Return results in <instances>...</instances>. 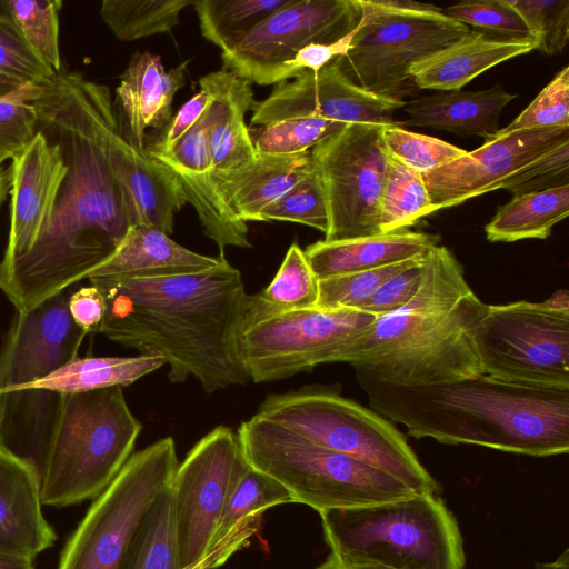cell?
Returning <instances> with one entry per match:
<instances>
[{
    "label": "cell",
    "instance_id": "1",
    "mask_svg": "<svg viewBox=\"0 0 569 569\" xmlns=\"http://www.w3.org/2000/svg\"><path fill=\"white\" fill-rule=\"evenodd\" d=\"M41 87L38 131L59 144L68 172L44 234L24 254L0 261V290L21 312L88 279L131 227L109 158L120 126L109 88L64 70Z\"/></svg>",
    "mask_w": 569,
    "mask_h": 569
},
{
    "label": "cell",
    "instance_id": "2",
    "mask_svg": "<svg viewBox=\"0 0 569 569\" xmlns=\"http://www.w3.org/2000/svg\"><path fill=\"white\" fill-rule=\"evenodd\" d=\"M106 302L100 332L169 365L172 382L192 377L207 393L250 379L240 353L248 293L224 253L211 270L178 276L89 278Z\"/></svg>",
    "mask_w": 569,
    "mask_h": 569
},
{
    "label": "cell",
    "instance_id": "3",
    "mask_svg": "<svg viewBox=\"0 0 569 569\" xmlns=\"http://www.w3.org/2000/svg\"><path fill=\"white\" fill-rule=\"evenodd\" d=\"M357 381L372 410L416 439L531 457L569 451V388L518 385L485 373L429 387Z\"/></svg>",
    "mask_w": 569,
    "mask_h": 569
},
{
    "label": "cell",
    "instance_id": "4",
    "mask_svg": "<svg viewBox=\"0 0 569 569\" xmlns=\"http://www.w3.org/2000/svg\"><path fill=\"white\" fill-rule=\"evenodd\" d=\"M485 303L445 246L426 256L420 287L402 308L378 316L337 362L357 379L399 387H429L482 375L475 330Z\"/></svg>",
    "mask_w": 569,
    "mask_h": 569
},
{
    "label": "cell",
    "instance_id": "5",
    "mask_svg": "<svg viewBox=\"0 0 569 569\" xmlns=\"http://www.w3.org/2000/svg\"><path fill=\"white\" fill-rule=\"evenodd\" d=\"M141 429L121 387L62 393L39 475L42 506L98 497L131 457Z\"/></svg>",
    "mask_w": 569,
    "mask_h": 569
},
{
    "label": "cell",
    "instance_id": "6",
    "mask_svg": "<svg viewBox=\"0 0 569 569\" xmlns=\"http://www.w3.org/2000/svg\"><path fill=\"white\" fill-rule=\"evenodd\" d=\"M331 556L393 569H463L455 516L433 493L319 512Z\"/></svg>",
    "mask_w": 569,
    "mask_h": 569
},
{
    "label": "cell",
    "instance_id": "7",
    "mask_svg": "<svg viewBox=\"0 0 569 569\" xmlns=\"http://www.w3.org/2000/svg\"><path fill=\"white\" fill-rule=\"evenodd\" d=\"M237 437L246 462L279 482L293 502L318 512L408 498L417 492L351 456L318 446L259 415Z\"/></svg>",
    "mask_w": 569,
    "mask_h": 569
},
{
    "label": "cell",
    "instance_id": "8",
    "mask_svg": "<svg viewBox=\"0 0 569 569\" xmlns=\"http://www.w3.org/2000/svg\"><path fill=\"white\" fill-rule=\"evenodd\" d=\"M257 415L318 446L373 466L417 493L440 492L437 480L391 421L335 391L270 395Z\"/></svg>",
    "mask_w": 569,
    "mask_h": 569
},
{
    "label": "cell",
    "instance_id": "9",
    "mask_svg": "<svg viewBox=\"0 0 569 569\" xmlns=\"http://www.w3.org/2000/svg\"><path fill=\"white\" fill-rule=\"evenodd\" d=\"M485 375L518 385L569 388V295L487 305L475 330Z\"/></svg>",
    "mask_w": 569,
    "mask_h": 569
},
{
    "label": "cell",
    "instance_id": "10",
    "mask_svg": "<svg viewBox=\"0 0 569 569\" xmlns=\"http://www.w3.org/2000/svg\"><path fill=\"white\" fill-rule=\"evenodd\" d=\"M178 465L171 437L132 453L94 498L62 549L57 569H121L136 531L170 487Z\"/></svg>",
    "mask_w": 569,
    "mask_h": 569
},
{
    "label": "cell",
    "instance_id": "11",
    "mask_svg": "<svg viewBox=\"0 0 569 569\" xmlns=\"http://www.w3.org/2000/svg\"><path fill=\"white\" fill-rule=\"evenodd\" d=\"M359 3L361 18L350 50L338 60L358 86L379 96L400 99L416 63L470 31L443 12L393 8L383 0Z\"/></svg>",
    "mask_w": 569,
    "mask_h": 569
},
{
    "label": "cell",
    "instance_id": "12",
    "mask_svg": "<svg viewBox=\"0 0 569 569\" xmlns=\"http://www.w3.org/2000/svg\"><path fill=\"white\" fill-rule=\"evenodd\" d=\"M376 316L358 309H307L243 321L240 353L256 383L290 378L323 363L368 329Z\"/></svg>",
    "mask_w": 569,
    "mask_h": 569
},
{
    "label": "cell",
    "instance_id": "13",
    "mask_svg": "<svg viewBox=\"0 0 569 569\" xmlns=\"http://www.w3.org/2000/svg\"><path fill=\"white\" fill-rule=\"evenodd\" d=\"M382 127L349 123L310 150L327 199L329 223L323 240L381 233L379 203L388 158Z\"/></svg>",
    "mask_w": 569,
    "mask_h": 569
},
{
    "label": "cell",
    "instance_id": "14",
    "mask_svg": "<svg viewBox=\"0 0 569 569\" xmlns=\"http://www.w3.org/2000/svg\"><path fill=\"white\" fill-rule=\"evenodd\" d=\"M360 18L359 0H289L221 50L223 69L251 84L279 83L284 64L301 49L343 38Z\"/></svg>",
    "mask_w": 569,
    "mask_h": 569
},
{
    "label": "cell",
    "instance_id": "15",
    "mask_svg": "<svg viewBox=\"0 0 569 569\" xmlns=\"http://www.w3.org/2000/svg\"><path fill=\"white\" fill-rule=\"evenodd\" d=\"M248 468L237 433L218 426L178 465L170 483L182 568L211 551L226 505Z\"/></svg>",
    "mask_w": 569,
    "mask_h": 569
},
{
    "label": "cell",
    "instance_id": "16",
    "mask_svg": "<svg viewBox=\"0 0 569 569\" xmlns=\"http://www.w3.org/2000/svg\"><path fill=\"white\" fill-rule=\"evenodd\" d=\"M406 101L370 92L358 86L337 59L318 72H305L292 81L276 84L272 92L252 106L251 124L259 127L278 121L317 117L349 123L399 124L393 113Z\"/></svg>",
    "mask_w": 569,
    "mask_h": 569
},
{
    "label": "cell",
    "instance_id": "17",
    "mask_svg": "<svg viewBox=\"0 0 569 569\" xmlns=\"http://www.w3.org/2000/svg\"><path fill=\"white\" fill-rule=\"evenodd\" d=\"M565 141H569V127L498 130L480 148L422 176L433 212L498 190L505 180Z\"/></svg>",
    "mask_w": 569,
    "mask_h": 569
},
{
    "label": "cell",
    "instance_id": "18",
    "mask_svg": "<svg viewBox=\"0 0 569 569\" xmlns=\"http://www.w3.org/2000/svg\"><path fill=\"white\" fill-rule=\"evenodd\" d=\"M11 161L10 229L1 262L28 252L48 230L68 172L59 144L40 131Z\"/></svg>",
    "mask_w": 569,
    "mask_h": 569
},
{
    "label": "cell",
    "instance_id": "19",
    "mask_svg": "<svg viewBox=\"0 0 569 569\" xmlns=\"http://www.w3.org/2000/svg\"><path fill=\"white\" fill-rule=\"evenodd\" d=\"M208 124L206 111L171 147H146V150L174 177L184 199L194 208L204 234L216 242L220 252L230 246L251 248L247 223L230 210L217 189L208 144Z\"/></svg>",
    "mask_w": 569,
    "mask_h": 569
},
{
    "label": "cell",
    "instance_id": "20",
    "mask_svg": "<svg viewBox=\"0 0 569 569\" xmlns=\"http://www.w3.org/2000/svg\"><path fill=\"white\" fill-rule=\"evenodd\" d=\"M109 158L131 226L149 224L173 232L174 216L187 203L174 177L146 151L136 149L121 126L112 133Z\"/></svg>",
    "mask_w": 569,
    "mask_h": 569
},
{
    "label": "cell",
    "instance_id": "21",
    "mask_svg": "<svg viewBox=\"0 0 569 569\" xmlns=\"http://www.w3.org/2000/svg\"><path fill=\"white\" fill-rule=\"evenodd\" d=\"M188 62L166 70L161 57L149 51H137L120 77L116 89L127 120L124 136L139 151H146L148 129L163 130L172 119V102L184 86Z\"/></svg>",
    "mask_w": 569,
    "mask_h": 569
},
{
    "label": "cell",
    "instance_id": "22",
    "mask_svg": "<svg viewBox=\"0 0 569 569\" xmlns=\"http://www.w3.org/2000/svg\"><path fill=\"white\" fill-rule=\"evenodd\" d=\"M56 540L42 512L37 471L0 449V552L34 559Z\"/></svg>",
    "mask_w": 569,
    "mask_h": 569
},
{
    "label": "cell",
    "instance_id": "23",
    "mask_svg": "<svg viewBox=\"0 0 569 569\" xmlns=\"http://www.w3.org/2000/svg\"><path fill=\"white\" fill-rule=\"evenodd\" d=\"M199 86L210 97L208 144L213 171L230 170L256 158L244 122L254 103L251 83L222 69L201 77Z\"/></svg>",
    "mask_w": 569,
    "mask_h": 569
},
{
    "label": "cell",
    "instance_id": "24",
    "mask_svg": "<svg viewBox=\"0 0 569 569\" xmlns=\"http://www.w3.org/2000/svg\"><path fill=\"white\" fill-rule=\"evenodd\" d=\"M312 167L310 151L274 156L258 153L230 170L213 171L217 189L243 222L260 221V213L281 198Z\"/></svg>",
    "mask_w": 569,
    "mask_h": 569
},
{
    "label": "cell",
    "instance_id": "25",
    "mask_svg": "<svg viewBox=\"0 0 569 569\" xmlns=\"http://www.w3.org/2000/svg\"><path fill=\"white\" fill-rule=\"evenodd\" d=\"M440 237L398 230L339 241L320 240L303 251L319 280L402 262L427 254Z\"/></svg>",
    "mask_w": 569,
    "mask_h": 569
},
{
    "label": "cell",
    "instance_id": "26",
    "mask_svg": "<svg viewBox=\"0 0 569 569\" xmlns=\"http://www.w3.org/2000/svg\"><path fill=\"white\" fill-rule=\"evenodd\" d=\"M218 257L187 249L169 234L149 224L131 226L114 251L88 277L103 276H178L217 267Z\"/></svg>",
    "mask_w": 569,
    "mask_h": 569
},
{
    "label": "cell",
    "instance_id": "27",
    "mask_svg": "<svg viewBox=\"0 0 569 569\" xmlns=\"http://www.w3.org/2000/svg\"><path fill=\"white\" fill-rule=\"evenodd\" d=\"M516 97L501 84L479 91L453 90L423 96L406 102L403 110L409 119L400 126L432 128L487 140L497 133L501 111Z\"/></svg>",
    "mask_w": 569,
    "mask_h": 569
},
{
    "label": "cell",
    "instance_id": "28",
    "mask_svg": "<svg viewBox=\"0 0 569 569\" xmlns=\"http://www.w3.org/2000/svg\"><path fill=\"white\" fill-rule=\"evenodd\" d=\"M536 49L535 41H499L471 30L410 69L419 89L460 90L490 68Z\"/></svg>",
    "mask_w": 569,
    "mask_h": 569
},
{
    "label": "cell",
    "instance_id": "29",
    "mask_svg": "<svg viewBox=\"0 0 569 569\" xmlns=\"http://www.w3.org/2000/svg\"><path fill=\"white\" fill-rule=\"evenodd\" d=\"M166 365L160 356L74 358L29 388L59 395L127 387Z\"/></svg>",
    "mask_w": 569,
    "mask_h": 569
},
{
    "label": "cell",
    "instance_id": "30",
    "mask_svg": "<svg viewBox=\"0 0 569 569\" xmlns=\"http://www.w3.org/2000/svg\"><path fill=\"white\" fill-rule=\"evenodd\" d=\"M569 213V183L515 196L485 227L490 242L546 239Z\"/></svg>",
    "mask_w": 569,
    "mask_h": 569
},
{
    "label": "cell",
    "instance_id": "31",
    "mask_svg": "<svg viewBox=\"0 0 569 569\" xmlns=\"http://www.w3.org/2000/svg\"><path fill=\"white\" fill-rule=\"evenodd\" d=\"M318 298L319 279L305 251L293 242L271 282L258 293L248 295L243 321L264 315L317 307Z\"/></svg>",
    "mask_w": 569,
    "mask_h": 569
},
{
    "label": "cell",
    "instance_id": "32",
    "mask_svg": "<svg viewBox=\"0 0 569 569\" xmlns=\"http://www.w3.org/2000/svg\"><path fill=\"white\" fill-rule=\"evenodd\" d=\"M121 569H184L170 487L157 498L141 521Z\"/></svg>",
    "mask_w": 569,
    "mask_h": 569
},
{
    "label": "cell",
    "instance_id": "33",
    "mask_svg": "<svg viewBox=\"0 0 569 569\" xmlns=\"http://www.w3.org/2000/svg\"><path fill=\"white\" fill-rule=\"evenodd\" d=\"M431 213L432 203L422 174L388 153L379 203L381 233L403 230Z\"/></svg>",
    "mask_w": 569,
    "mask_h": 569
},
{
    "label": "cell",
    "instance_id": "34",
    "mask_svg": "<svg viewBox=\"0 0 569 569\" xmlns=\"http://www.w3.org/2000/svg\"><path fill=\"white\" fill-rule=\"evenodd\" d=\"M193 4V0H104L100 16L116 38L133 41L170 32L180 12Z\"/></svg>",
    "mask_w": 569,
    "mask_h": 569
},
{
    "label": "cell",
    "instance_id": "35",
    "mask_svg": "<svg viewBox=\"0 0 569 569\" xmlns=\"http://www.w3.org/2000/svg\"><path fill=\"white\" fill-rule=\"evenodd\" d=\"M289 0H197L202 36L223 50Z\"/></svg>",
    "mask_w": 569,
    "mask_h": 569
},
{
    "label": "cell",
    "instance_id": "36",
    "mask_svg": "<svg viewBox=\"0 0 569 569\" xmlns=\"http://www.w3.org/2000/svg\"><path fill=\"white\" fill-rule=\"evenodd\" d=\"M60 0H1L0 9L11 19L32 52L54 72L62 70L59 48Z\"/></svg>",
    "mask_w": 569,
    "mask_h": 569
},
{
    "label": "cell",
    "instance_id": "37",
    "mask_svg": "<svg viewBox=\"0 0 569 569\" xmlns=\"http://www.w3.org/2000/svg\"><path fill=\"white\" fill-rule=\"evenodd\" d=\"M289 502H293V499L284 487L248 465L226 505L211 541V550L246 519L262 516L264 510Z\"/></svg>",
    "mask_w": 569,
    "mask_h": 569
},
{
    "label": "cell",
    "instance_id": "38",
    "mask_svg": "<svg viewBox=\"0 0 569 569\" xmlns=\"http://www.w3.org/2000/svg\"><path fill=\"white\" fill-rule=\"evenodd\" d=\"M346 124L317 117H301L249 129L258 153L290 156L310 151Z\"/></svg>",
    "mask_w": 569,
    "mask_h": 569
},
{
    "label": "cell",
    "instance_id": "39",
    "mask_svg": "<svg viewBox=\"0 0 569 569\" xmlns=\"http://www.w3.org/2000/svg\"><path fill=\"white\" fill-rule=\"evenodd\" d=\"M443 13L493 40L535 41L527 23L508 0L461 1L443 9Z\"/></svg>",
    "mask_w": 569,
    "mask_h": 569
},
{
    "label": "cell",
    "instance_id": "40",
    "mask_svg": "<svg viewBox=\"0 0 569 569\" xmlns=\"http://www.w3.org/2000/svg\"><path fill=\"white\" fill-rule=\"evenodd\" d=\"M260 221H288L327 232L329 218L326 192L313 162L303 178L262 210Z\"/></svg>",
    "mask_w": 569,
    "mask_h": 569
},
{
    "label": "cell",
    "instance_id": "41",
    "mask_svg": "<svg viewBox=\"0 0 569 569\" xmlns=\"http://www.w3.org/2000/svg\"><path fill=\"white\" fill-rule=\"evenodd\" d=\"M42 87L23 83L0 96V168L7 160L19 156L38 132V113L34 100Z\"/></svg>",
    "mask_w": 569,
    "mask_h": 569
},
{
    "label": "cell",
    "instance_id": "42",
    "mask_svg": "<svg viewBox=\"0 0 569 569\" xmlns=\"http://www.w3.org/2000/svg\"><path fill=\"white\" fill-rule=\"evenodd\" d=\"M425 257L426 254L376 269L321 279L317 307L360 310L385 281Z\"/></svg>",
    "mask_w": 569,
    "mask_h": 569
},
{
    "label": "cell",
    "instance_id": "43",
    "mask_svg": "<svg viewBox=\"0 0 569 569\" xmlns=\"http://www.w3.org/2000/svg\"><path fill=\"white\" fill-rule=\"evenodd\" d=\"M381 140L388 153L422 176L467 153L447 141L405 130L399 124L383 126Z\"/></svg>",
    "mask_w": 569,
    "mask_h": 569
},
{
    "label": "cell",
    "instance_id": "44",
    "mask_svg": "<svg viewBox=\"0 0 569 569\" xmlns=\"http://www.w3.org/2000/svg\"><path fill=\"white\" fill-rule=\"evenodd\" d=\"M527 23L536 49L547 56L563 51L569 40V0H508Z\"/></svg>",
    "mask_w": 569,
    "mask_h": 569
},
{
    "label": "cell",
    "instance_id": "45",
    "mask_svg": "<svg viewBox=\"0 0 569 569\" xmlns=\"http://www.w3.org/2000/svg\"><path fill=\"white\" fill-rule=\"evenodd\" d=\"M569 127V67H563L533 101L499 132Z\"/></svg>",
    "mask_w": 569,
    "mask_h": 569
},
{
    "label": "cell",
    "instance_id": "46",
    "mask_svg": "<svg viewBox=\"0 0 569 569\" xmlns=\"http://www.w3.org/2000/svg\"><path fill=\"white\" fill-rule=\"evenodd\" d=\"M0 73L39 86L50 81L57 73L32 52L1 9Z\"/></svg>",
    "mask_w": 569,
    "mask_h": 569
},
{
    "label": "cell",
    "instance_id": "47",
    "mask_svg": "<svg viewBox=\"0 0 569 569\" xmlns=\"http://www.w3.org/2000/svg\"><path fill=\"white\" fill-rule=\"evenodd\" d=\"M569 141H565L505 180L499 189L515 196L568 184Z\"/></svg>",
    "mask_w": 569,
    "mask_h": 569
},
{
    "label": "cell",
    "instance_id": "48",
    "mask_svg": "<svg viewBox=\"0 0 569 569\" xmlns=\"http://www.w3.org/2000/svg\"><path fill=\"white\" fill-rule=\"evenodd\" d=\"M425 259L385 281L360 310L378 317L405 307L420 287Z\"/></svg>",
    "mask_w": 569,
    "mask_h": 569
},
{
    "label": "cell",
    "instance_id": "49",
    "mask_svg": "<svg viewBox=\"0 0 569 569\" xmlns=\"http://www.w3.org/2000/svg\"><path fill=\"white\" fill-rule=\"evenodd\" d=\"M356 29L332 43H313L301 49L284 64L279 82L295 79L305 72L316 73L332 60L346 56L350 50Z\"/></svg>",
    "mask_w": 569,
    "mask_h": 569
},
{
    "label": "cell",
    "instance_id": "50",
    "mask_svg": "<svg viewBox=\"0 0 569 569\" xmlns=\"http://www.w3.org/2000/svg\"><path fill=\"white\" fill-rule=\"evenodd\" d=\"M68 309L73 322L87 335L100 332L106 302L97 287L90 284L71 292Z\"/></svg>",
    "mask_w": 569,
    "mask_h": 569
},
{
    "label": "cell",
    "instance_id": "51",
    "mask_svg": "<svg viewBox=\"0 0 569 569\" xmlns=\"http://www.w3.org/2000/svg\"><path fill=\"white\" fill-rule=\"evenodd\" d=\"M210 104V97L201 90L189 99L163 129L159 139L149 147L164 149L183 137L204 114Z\"/></svg>",
    "mask_w": 569,
    "mask_h": 569
},
{
    "label": "cell",
    "instance_id": "52",
    "mask_svg": "<svg viewBox=\"0 0 569 569\" xmlns=\"http://www.w3.org/2000/svg\"><path fill=\"white\" fill-rule=\"evenodd\" d=\"M259 520L260 517L246 519L234 527L230 533L199 562L184 569H214L221 566L230 556L244 545V541H247L257 529Z\"/></svg>",
    "mask_w": 569,
    "mask_h": 569
},
{
    "label": "cell",
    "instance_id": "53",
    "mask_svg": "<svg viewBox=\"0 0 569 569\" xmlns=\"http://www.w3.org/2000/svg\"><path fill=\"white\" fill-rule=\"evenodd\" d=\"M0 569H36L34 559L9 552H0Z\"/></svg>",
    "mask_w": 569,
    "mask_h": 569
},
{
    "label": "cell",
    "instance_id": "54",
    "mask_svg": "<svg viewBox=\"0 0 569 569\" xmlns=\"http://www.w3.org/2000/svg\"><path fill=\"white\" fill-rule=\"evenodd\" d=\"M317 569H393L381 565L372 563H342L333 558L331 555L328 556L327 560L321 563Z\"/></svg>",
    "mask_w": 569,
    "mask_h": 569
},
{
    "label": "cell",
    "instance_id": "55",
    "mask_svg": "<svg viewBox=\"0 0 569 569\" xmlns=\"http://www.w3.org/2000/svg\"><path fill=\"white\" fill-rule=\"evenodd\" d=\"M536 569H569V550L566 549L551 562L537 563Z\"/></svg>",
    "mask_w": 569,
    "mask_h": 569
},
{
    "label": "cell",
    "instance_id": "56",
    "mask_svg": "<svg viewBox=\"0 0 569 569\" xmlns=\"http://www.w3.org/2000/svg\"><path fill=\"white\" fill-rule=\"evenodd\" d=\"M23 83H26V82L17 79V78H13L11 76L0 73V96H3L6 93L13 91L14 89L19 88Z\"/></svg>",
    "mask_w": 569,
    "mask_h": 569
},
{
    "label": "cell",
    "instance_id": "57",
    "mask_svg": "<svg viewBox=\"0 0 569 569\" xmlns=\"http://www.w3.org/2000/svg\"><path fill=\"white\" fill-rule=\"evenodd\" d=\"M10 191L9 170L0 168V209Z\"/></svg>",
    "mask_w": 569,
    "mask_h": 569
}]
</instances>
